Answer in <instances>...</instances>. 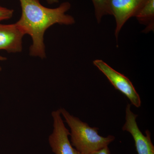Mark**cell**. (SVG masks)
Listing matches in <instances>:
<instances>
[{"label": "cell", "mask_w": 154, "mask_h": 154, "mask_svg": "<svg viewBox=\"0 0 154 154\" xmlns=\"http://www.w3.org/2000/svg\"><path fill=\"white\" fill-rule=\"evenodd\" d=\"M53 129L48 137V143L54 154H82L75 148L69 138L70 132L65 125L60 109L51 113Z\"/></svg>", "instance_id": "cell-4"}, {"label": "cell", "mask_w": 154, "mask_h": 154, "mask_svg": "<svg viewBox=\"0 0 154 154\" xmlns=\"http://www.w3.org/2000/svg\"><path fill=\"white\" fill-rule=\"evenodd\" d=\"M14 10L0 6V22L12 18Z\"/></svg>", "instance_id": "cell-10"}, {"label": "cell", "mask_w": 154, "mask_h": 154, "mask_svg": "<svg viewBox=\"0 0 154 154\" xmlns=\"http://www.w3.org/2000/svg\"><path fill=\"white\" fill-rule=\"evenodd\" d=\"M7 60V58L3 57L2 56L0 55V61H5ZM2 68L1 66H0V72L2 71Z\"/></svg>", "instance_id": "cell-13"}, {"label": "cell", "mask_w": 154, "mask_h": 154, "mask_svg": "<svg viewBox=\"0 0 154 154\" xmlns=\"http://www.w3.org/2000/svg\"><path fill=\"white\" fill-rule=\"evenodd\" d=\"M90 154H110V152L108 147L106 146Z\"/></svg>", "instance_id": "cell-11"}, {"label": "cell", "mask_w": 154, "mask_h": 154, "mask_svg": "<svg viewBox=\"0 0 154 154\" xmlns=\"http://www.w3.org/2000/svg\"><path fill=\"white\" fill-rule=\"evenodd\" d=\"M140 24L146 26L143 32L148 33L154 30V0H146L135 17Z\"/></svg>", "instance_id": "cell-8"}, {"label": "cell", "mask_w": 154, "mask_h": 154, "mask_svg": "<svg viewBox=\"0 0 154 154\" xmlns=\"http://www.w3.org/2000/svg\"><path fill=\"white\" fill-rule=\"evenodd\" d=\"M22 14L16 23L25 34L32 39L30 48L32 56L42 59L46 57L44 36L46 30L54 24L72 25L75 24L73 17L66 13L71 5L69 2L61 3L54 8L42 5L39 0H19Z\"/></svg>", "instance_id": "cell-1"}, {"label": "cell", "mask_w": 154, "mask_h": 154, "mask_svg": "<svg viewBox=\"0 0 154 154\" xmlns=\"http://www.w3.org/2000/svg\"><path fill=\"white\" fill-rule=\"evenodd\" d=\"M92 2L96 21L99 24L105 16L110 15L109 0H92Z\"/></svg>", "instance_id": "cell-9"}, {"label": "cell", "mask_w": 154, "mask_h": 154, "mask_svg": "<svg viewBox=\"0 0 154 154\" xmlns=\"http://www.w3.org/2000/svg\"><path fill=\"white\" fill-rule=\"evenodd\" d=\"M137 116L131 110L130 104H128L125 109L126 121L122 127V130L129 132L132 135L137 154H154V146L151 139L150 132L146 131V135L141 132L137 123Z\"/></svg>", "instance_id": "cell-5"}, {"label": "cell", "mask_w": 154, "mask_h": 154, "mask_svg": "<svg viewBox=\"0 0 154 154\" xmlns=\"http://www.w3.org/2000/svg\"><path fill=\"white\" fill-rule=\"evenodd\" d=\"M48 4L52 5V4L57 3L59 2V0H46Z\"/></svg>", "instance_id": "cell-12"}, {"label": "cell", "mask_w": 154, "mask_h": 154, "mask_svg": "<svg viewBox=\"0 0 154 154\" xmlns=\"http://www.w3.org/2000/svg\"><path fill=\"white\" fill-rule=\"evenodd\" d=\"M146 0H109L110 15L116 22L114 34L116 40L122 27L136 14Z\"/></svg>", "instance_id": "cell-6"}, {"label": "cell", "mask_w": 154, "mask_h": 154, "mask_svg": "<svg viewBox=\"0 0 154 154\" xmlns=\"http://www.w3.org/2000/svg\"><path fill=\"white\" fill-rule=\"evenodd\" d=\"M60 110L70 129L69 136L72 146L82 154H90L108 146L115 140L113 136L104 137L99 135L98 128L91 127L64 108H60Z\"/></svg>", "instance_id": "cell-2"}, {"label": "cell", "mask_w": 154, "mask_h": 154, "mask_svg": "<svg viewBox=\"0 0 154 154\" xmlns=\"http://www.w3.org/2000/svg\"><path fill=\"white\" fill-rule=\"evenodd\" d=\"M25 35L16 23H0V50L9 53L20 52L22 50V38Z\"/></svg>", "instance_id": "cell-7"}, {"label": "cell", "mask_w": 154, "mask_h": 154, "mask_svg": "<svg viewBox=\"0 0 154 154\" xmlns=\"http://www.w3.org/2000/svg\"><path fill=\"white\" fill-rule=\"evenodd\" d=\"M93 63L107 77L116 89L129 99L132 105L137 107H140L141 104L140 97L128 78L116 71L102 60H95Z\"/></svg>", "instance_id": "cell-3"}]
</instances>
